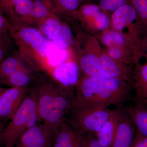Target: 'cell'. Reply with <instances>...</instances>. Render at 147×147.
I'll return each instance as SVG.
<instances>
[{
  "label": "cell",
  "instance_id": "277c9868",
  "mask_svg": "<svg viewBox=\"0 0 147 147\" xmlns=\"http://www.w3.org/2000/svg\"><path fill=\"white\" fill-rule=\"evenodd\" d=\"M114 110L108 108L71 110L67 122L80 134H96L113 115Z\"/></svg>",
  "mask_w": 147,
  "mask_h": 147
},
{
  "label": "cell",
  "instance_id": "d6a6232c",
  "mask_svg": "<svg viewBox=\"0 0 147 147\" xmlns=\"http://www.w3.org/2000/svg\"><path fill=\"white\" fill-rule=\"evenodd\" d=\"M142 48L143 50H144L145 49L147 48V38L142 43Z\"/></svg>",
  "mask_w": 147,
  "mask_h": 147
},
{
  "label": "cell",
  "instance_id": "d4e9b609",
  "mask_svg": "<svg viewBox=\"0 0 147 147\" xmlns=\"http://www.w3.org/2000/svg\"><path fill=\"white\" fill-rule=\"evenodd\" d=\"M80 13L85 18H92L100 12V7L93 4L85 5L80 9Z\"/></svg>",
  "mask_w": 147,
  "mask_h": 147
},
{
  "label": "cell",
  "instance_id": "8992f818",
  "mask_svg": "<svg viewBox=\"0 0 147 147\" xmlns=\"http://www.w3.org/2000/svg\"><path fill=\"white\" fill-rule=\"evenodd\" d=\"M11 35L17 43L23 42L39 56L47 58L51 42L37 29L26 27L11 30Z\"/></svg>",
  "mask_w": 147,
  "mask_h": 147
},
{
  "label": "cell",
  "instance_id": "52a82bcc",
  "mask_svg": "<svg viewBox=\"0 0 147 147\" xmlns=\"http://www.w3.org/2000/svg\"><path fill=\"white\" fill-rule=\"evenodd\" d=\"M54 133L41 122L22 135L13 147H53Z\"/></svg>",
  "mask_w": 147,
  "mask_h": 147
},
{
  "label": "cell",
  "instance_id": "5b68a950",
  "mask_svg": "<svg viewBox=\"0 0 147 147\" xmlns=\"http://www.w3.org/2000/svg\"><path fill=\"white\" fill-rule=\"evenodd\" d=\"M113 27L121 32L128 29L129 36L137 46L142 42L141 32L137 21V12L131 3H127L114 11L111 17Z\"/></svg>",
  "mask_w": 147,
  "mask_h": 147
},
{
  "label": "cell",
  "instance_id": "4fadbf2b",
  "mask_svg": "<svg viewBox=\"0 0 147 147\" xmlns=\"http://www.w3.org/2000/svg\"><path fill=\"white\" fill-rule=\"evenodd\" d=\"M121 108L114 110L113 115L96 133V138L102 146L111 147L117 129Z\"/></svg>",
  "mask_w": 147,
  "mask_h": 147
},
{
  "label": "cell",
  "instance_id": "ffe728a7",
  "mask_svg": "<svg viewBox=\"0 0 147 147\" xmlns=\"http://www.w3.org/2000/svg\"><path fill=\"white\" fill-rule=\"evenodd\" d=\"M72 32L68 26L63 24L61 28L51 42L58 47L66 50L72 42Z\"/></svg>",
  "mask_w": 147,
  "mask_h": 147
},
{
  "label": "cell",
  "instance_id": "d6986e66",
  "mask_svg": "<svg viewBox=\"0 0 147 147\" xmlns=\"http://www.w3.org/2000/svg\"><path fill=\"white\" fill-rule=\"evenodd\" d=\"M24 67L19 58L10 56L5 58L0 63V79L1 81L13 71Z\"/></svg>",
  "mask_w": 147,
  "mask_h": 147
},
{
  "label": "cell",
  "instance_id": "cb8c5ba5",
  "mask_svg": "<svg viewBox=\"0 0 147 147\" xmlns=\"http://www.w3.org/2000/svg\"><path fill=\"white\" fill-rule=\"evenodd\" d=\"M92 18L95 23V26L98 30H105L109 27L110 19L108 15L104 12L100 11Z\"/></svg>",
  "mask_w": 147,
  "mask_h": 147
},
{
  "label": "cell",
  "instance_id": "9c48e42d",
  "mask_svg": "<svg viewBox=\"0 0 147 147\" xmlns=\"http://www.w3.org/2000/svg\"><path fill=\"white\" fill-rule=\"evenodd\" d=\"M136 128L125 109L121 108L118 122L111 147H131L135 140Z\"/></svg>",
  "mask_w": 147,
  "mask_h": 147
},
{
  "label": "cell",
  "instance_id": "44dd1931",
  "mask_svg": "<svg viewBox=\"0 0 147 147\" xmlns=\"http://www.w3.org/2000/svg\"><path fill=\"white\" fill-rule=\"evenodd\" d=\"M33 7L32 0H22L14 6L9 16L13 19L18 17L32 18Z\"/></svg>",
  "mask_w": 147,
  "mask_h": 147
},
{
  "label": "cell",
  "instance_id": "ba28073f",
  "mask_svg": "<svg viewBox=\"0 0 147 147\" xmlns=\"http://www.w3.org/2000/svg\"><path fill=\"white\" fill-rule=\"evenodd\" d=\"M28 87L6 89L0 100V120H10L27 97Z\"/></svg>",
  "mask_w": 147,
  "mask_h": 147
},
{
  "label": "cell",
  "instance_id": "4dcf8cb0",
  "mask_svg": "<svg viewBox=\"0 0 147 147\" xmlns=\"http://www.w3.org/2000/svg\"><path fill=\"white\" fill-rule=\"evenodd\" d=\"M10 30V24L0 10V35L7 34Z\"/></svg>",
  "mask_w": 147,
  "mask_h": 147
},
{
  "label": "cell",
  "instance_id": "8fae6325",
  "mask_svg": "<svg viewBox=\"0 0 147 147\" xmlns=\"http://www.w3.org/2000/svg\"><path fill=\"white\" fill-rule=\"evenodd\" d=\"M136 128V138L147 137V102L136 98L135 102L125 108Z\"/></svg>",
  "mask_w": 147,
  "mask_h": 147
},
{
  "label": "cell",
  "instance_id": "8d00e7d4",
  "mask_svg": "<svg viewBox=\"0 0 147 147\" xmlns=\"http://www.w3.org/2000/svg\"><path fill=\"white\" fill-rule=\"evenodd\" d=\"M0 82H1V79H0Z\"/></svg>",
  "mask_w": 147,
  "mask_h": 147
},
{
  "label": "cell",
  "instance_id": "7402d4cb",
  "mask_svg": "<svg viewBox=\"0 0 147 147\" xmlns=\"http://www.w3.org/2000/svg\"><path fill=\"white\" fill-rule=\"evenodd\" d=\"M52 16L49 1L35 0L32 18L36 19H45Z\"/></svg>",
  "mask_w": 147,
  "mask_h": 147
},
{
  "label": "cell",
  "instance_id": "7a4b0ae2",
  "mask_svg": "<svg viewBox=\"0 0 147 147\" xmlns=\"http://www.w3.org/2000/svg\"><path fill=\"white\" fill-rule=\"evenodd\" d=\"M36 89L37 109L40 121L55 134L71 110L74 94L70 90L53 81H44Z\"/></svg>",
  "mask_w": 147,
  "mask_h": 147
},
{
  "label": "cell",
  "instance_id": "484cf974",
  "mask_svg": "<svg viewBox=\"0 0 147 147\" xmlns=\"http://www.w3.org/2000/svg\"><path fill=\"white\" fill-rule=\"evenodd\" d=\"M108 55L113 60L119 63L123 64L124 63L127 64L123 56L121 47L112 46L108 47Z\"/></svg>",
  "mask_w": 147,
  "mask_h": 147
},
{
  "label": "cell",
  "instance_id": "30bf717a",
  "mask_svg": "<svg viewBox=\"0 0 147 147\" xmlns=\"http://www.w3.org/2000/svg\"><path fill=\"white\" fill-rule=\"evenodd\" d=\"M53 147H84V135L75 130L65 119L55 131Z\"/></svg>",
  "mask_w": 147,
  "mask_h": 147
},
{
  "label": "cell",
  "instance_id": "5bb4252c",
  "mask_svg": "<svg viewBox=\"0 0 147 147\" xmlns=\"http://www.w3.org/2000/svg\"><path fill=\"white\" fill-rule=\"evenodd\" d=\"M133 71L131 86L136 93V98L147 102V62L143 65L136 64Z\"/></svg>",
  "mask_w": 147,
  "mask_h": 147
},
{
  "label": "cell",
  "instance_id": "603a6c76",
  "mask_svg": "<svg viewBox=\"0 0 147 147\" xmlns=\"http://www.w3.org/2000/svg\"><path fill=\"white\" fill-rule=\"evenodd\" d=\"M128 0H100V7L104 11L113 13L124 5L127 3Z\"/></svg>",
  "mask_w": 147,
  "mask_h": 147
},
{
  "label": "cell",
  "instance_id": "f1b7e54d",
  "mask_svg": "<svg viewBox=\"0 0 147 147\" xmlns=\"http://www.w3.org/2000/svg\"><path fill=\"white\" fill-rule=\"evenodd\" d=\"M22 0H0V10L9 15L14 6Z\"/></svg>",
  "mask_w": 147,
  "mask_h": 147
},
{
  "label": "cell",
  "instance_id": "6da1fadb",
  "mask_svg": "<svg viewBox=\"0 0 147 147\" xmlns=\"http://www.w3.org/2000/svg\"><path fill=\"white\" fill-rule=\"evenodd\" d=\"M132 88L121 78L85 76L76 84L71 110L111 105L121 108L129 99Z\"/></svg>",
  "mask_w": 147,
  "mask_h": 147
},
{
  "label": "cell",
  "instance_id": "d590c367",
  "mask_svg": "<svg viewBox=\"0 0 147 147\" xmlns=\"http://www.w3.org/2000/svg\"><path fill=\"white\" fill-rule=\"evenodd\" d=\"M52 1H54L56 2V0H52ZM48 1H49V0H48Z\"/></svg>",
  "mask_w": 147,
  "mask_h": 147
},
{
  "label": "cell",
  "instance_id": "e575fe53",
  "mask_svg": "<svg viewBox=\"0 0 147 147\" xmlns=\"http://www.w3.org/2000/svg\"><path fill=\"white\" fill-rule=\"evenodd\" d=\"M6 89L4 88L1 86H0V100H1V98L3 94V93L5 91Z\"/></svg>",
  "mask_w": 147,
  "mask_h": 147
},
{
  "label": "cell",
  "instance_id": "74e56055",
  "mask_svg": "<svg viewBox=\"0 0 147 147\" xmlns=\"http://www.w3.org/2000/svg\"></svg>",
  "mask_w": 147,
  "mask_h": 147
},
{
  "label": "cell",
  "instance_id": "3957f363",
  "mask_svg": "<svg viewBox=\"0 0 147 147\" xmlns=\"http://www.w3.org/2000/svg\"><path fill=\"white\" fill-rule=\"evenodd\" d=\"M36 101V89L33 88L3 130L0 142L5 147H14L26 131L41 122Z\"/></svg>",
  "mask_w": 147,
  "mask_h": 147
},
{
  "label": "cell",
  "instance_id": "836d02e7",
  "mask_svg": "<svg viewBox=\"0 0 147 147\" xmlns=\"http://www.w3.org/2000/svg\"><path fill=\"white\" fill-rule=\"evenodd\" d=\"M4 128L3 127V124L0 121V139H1V136L2 133Z\"/></svg>",
  "mask_w": 147,
  "mask_h": 147
},
{
  "label": "cell",
  "instance_id": "1f68e13d",
  "mask_svg": "<svg viewBox=\"0 0 147 147\" xmlns=\"http://www.w3.org/2000/svg\"><path fill=\"white\" fill-rule=\"evenodd\" d=\"M131 147H147V137L135 138Z\"/></svg>",
  "mask_w": 147,
  "mask_h": 147
},
{
  "label": "cell",
  "instance_id": "f546056e",
  "mask_svg": "<svg viewBox=\"0 0 147 147\" xmlns=\"http://www.w3.org/2000/svg\"><path fill=\"white\" fill-rule=\"evenodd\" d=\"M92 134H83L84 147H103L99 144L96 137H92Z\"/></svg>",
  "mask_w": 147,
  "mask_h": 147
},
{
  "label": "cell",
  "instance_id": "ac0fdd59",
  "mask_svg": "<svg viewBox=\"0 0 147 147\" xmlns=\"http://www.w3.org/2000/svg\"><path fill=\"white\" fill-rule=\"evenodd\" d=\"M131 3L137 12L142 43L147 38V0H131Z\"/></svg>",
  "mask_w": 147,
  "mask_h": 147
},
{
  "label": "cell",
  "instance_id": "9a60e30c",
  "mask_svg": "<svg viewBox=\"0 0 147 147\" xmlns=\"http://www.w3.org/2000/svg\"><path fill=\"white\" fill-rule=\"evenodd\" d=\"M79 67L85 76L101 77V65L99 56L88 53L79 61Z\"/></svg>",
  "mask_w": 147,
  "mask_h": 147
},
{
  "label": "cell",
  "instance_id": "2e32d148",
  "mask_svg": "<svg viewBox=\"0 0 147 147\" xmlns=\"http://www.w3.org/2000/svg\"><path fill=\"white\" fill-rule=\"evenodd\" d=\"M101 41L107 47L112 46H128L133 47L137 52V45L131 38L124 35L122 32L115 30L109 31L105 32L101 37Z\"/></svg>",
  "mask_w": 147,
  "mask_h": 147
},
{
  "label": "cell",
  "instance_id": "83f0119b",
  "mask_svg": "<svg viewBox=\"0 0 147 147\" xmlns=\"http://www.w3.org/2000/svg\"><path fill=\"white\" fill-rule=\"evenodd\" d=\"M79 1V0H56V2L63 10L71 12L77 9Z\"/></svg>",
  "mask_w": 147,
  "mask_h": 147
},
{
  "label": "cell",
  "instance_id": "e0dca14e",
  "mask_svg": "<svg viewBox=\"0 0 147 147\" xmlns=\"http://www.w3.org/2000/svg\"><path fill=\"white\" fill-rule=\"evenodd\" d=\"M31 79L29 71L23 67L11 74L3 79L1 83L10 86L11 88H25L27 87Z\"/></svg>",
  "mask_w": 147,
  "mask_h": 147
},
{
  "label": "cell",
  "instance_id": "4316f807",
  "mask_svg": "<svg viewBox=\"0 0 147 147\" xmlns=\"http://www.w3.org/2000/svg\"><path fill=\"white\" fill-rule=\"evenodd\" d=\"M10 46V39L7 34L0 35V63L4 59Z\"/></svg>",
  "mask_w": 147,
  "mask_h": 147
},
{
  "label": "cell",
  "instance_id": "7c38bea8",
  "mask_svg": "<svg viewBox=\"0 0 147 147\" xmlns=\"http://www.w3.org/2000/svg\"><path fill=\"white\" fill-rule=\"evenodd\" d=\"M54 75L61 86L70 90L79 82V67L74 62H66L56 67Z\"/></svg>",
  "mask_w": 147,
  "mask_h": 147
}]
</instances>
